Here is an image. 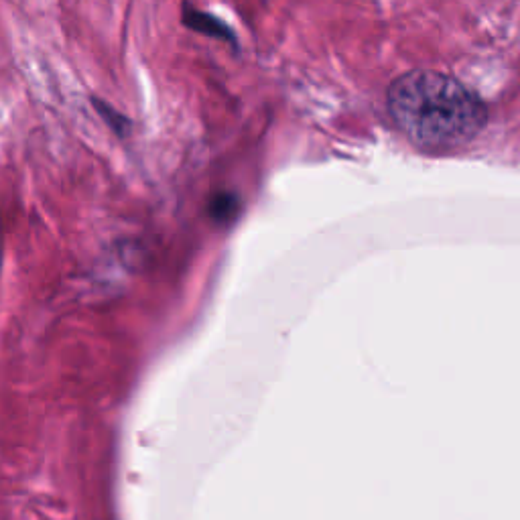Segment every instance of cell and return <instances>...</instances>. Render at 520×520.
Segmentation results:
<instances>
[{"label": "cell", "mask_w": 520, "mask_h": 520, "mask_svg": "<svg viewBox=\"0 0 520 520\" xmlns=\"http://www.w3.org/2000/svg\"><path fill=\"white\" fill-rule=\"evenodd\" d=\"M388 112L403 135L425 151H453L472 143L488 122L486 104L460 80L413 70L386 92Z\"/></svg>", "instance_id": "1"}, {"label": "cell", "mask_w": 520, "mask_h": 520, "mask_svg": "<svg viewBox=\"0 0 520 520\" xmlns=\"http://www.w3.org/2000/svg\"><path fill=\"white\" fill-rule=\"evenodd\" d=\"M238 212H240V202L234 193L222 191L210 200V216L220 224L234 222L238 218Z\"/></svg>", "instance_id": "3"}, {"label": "cell", "mask_w": 520, "mask_h": 520, "mask_svg": "<svg viewBox=\"0 0 520 520\" xmlns=\"http://www.w3.org/2000/svg\"><path fill=\"white\" fill-rule=\"evenodd\" d=\"M183 25L193 29V31L202 33V35H206V37H214V39L228 41V43L236 41V35L220 19H216L210 13L193 9L191 5L183 7Z\"/></svg>", "instance_id": "2"}]
</instances>
